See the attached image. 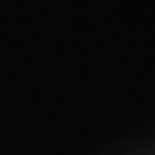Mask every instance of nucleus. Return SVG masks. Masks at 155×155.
Segmentation results:
<instances>
[]
</instances>
